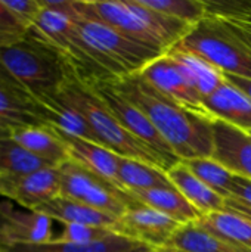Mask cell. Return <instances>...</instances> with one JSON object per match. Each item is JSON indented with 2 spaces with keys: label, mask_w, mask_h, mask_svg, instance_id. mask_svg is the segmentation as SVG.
<instances>
[{
  "label": "cell",
  "mask_w": 251,
  "mask_h": 252,
  "mask_svg": "<svg viewBox=\"0 0 251 252\" xmlns=\"http://www.w3.org/2000/svg\"><path fill=\"white\" fill-rule=\"evenodd\" d=\"M114 87L154 124L180 161L213 158V120L197 115L152 87L141 74L112 80Z\"/></svg>",
  "instance_id": "1"
},
{
  "label": "cell",
  "mask_w": 251,
  "mask_h": 252,
  "mask_svg": "<svg viewBox=\"0 0 251 252\" xmlns=\"http://www.w3.org/2000/svg\"><path fill=\"white\" fill-rule=\"evenodd\" d=\"M70 75L74 72L61 53L31 30L22 40L0 46V80L34 99L55 94Z\"/></svg>",
  "instance_id": "2"
},
{
  "label": "cell",
  "mask_w": 251,
  "mask_h": 252,
  "mask_svg": "<svg viewBox=\"0 0 251 252\" xmlns=\"http://www.w3.org/2000/svg\"><path fill=\"white\" fill-rule=\"evenodd\" d=\"M74 6L80 16L101 21L160 53L182 41L194 28L183 21L154 12L138 0H74Z\"/></svg>",
  "instance_id": "3"
},
{
  "label": "cell",
  "mask_w": 251,
  "mask_h": 252,
  "mask_svg": "<svg viewBox=\"0 0 251 252\" xmlns=\"http://www.w3.org/2000/svg\"><path fill=\"white\" fill-rule=\"evenodd\" d=\"M52 96L75 109L90 124L101 145L120 157L151 164L167 173L164 161L117 121L90 84L78 80L75 75H70L64 86Z\"/></svg>",
  "instance_id": "4"
},
{
  "label": "cell",
  "mask_w": 251,
  "mask_h": 252,
  "mask_svg": "<svg viewBox=\"0 0 251 252\" xmlns=\"http://www.w3.org/2000/svg\"><path fill=\"white\" fill-rule=\"evenodd\" d=\"M72 21L92 58L114 78L139 74L146 65L164 55L101 21L89 19L78 13Z\"/></svg>",
  "instance_id": "5"
},
{
  "label": "cell",
  "mask_w": 251,
  "mask_h": 252,
  "mask_svg": "<svg viewBox=\"0 0 251 252\" xmlns=\"http://www.w3.org/2000/svg\"><path fill=\"white\" fill-rule=\"evenodd\" d=\"M225 74L251 80V46L223 19L206 16L182 40Z\"/></svg>",
  "instance_id": "6"
},
{
  "label": "cell",
  "mask_w": 251,
  "mask_h": 252,
  "mask_svg": "<svg viewBox=\"0 0 251 252\" xmlns=\"http://www.w3.org/2000/svg\"><path fill=\"white\" fill-rule=\"evenodd\" d=\"M58 170L61 176V196L67 199L81 202L115 219H120L130 205L138 202L129 192L118 189L72 159L62 162Z\"/></svg>",
  "instance_id": "7"
},
{
  "label": "cell",
  "mask_w": 251,
  "mask_h": 252,
  "mask_svg": "<svg viewBox=\"0 0 251 252\" xmlns=\"http://www.w3.org/2000/svg\"><path fill=\"white\" fill-rule=\"evenodd\" d=\"M111 80H104L90 84L105 106L111 111V114L117 118V121L136 139L143 142L148 148H151L167 165V171L175 167L180 159L176 157L169 143L163 139L158 130L154 127L151 120L130 100H127L115 87Z\"/></svg>",
  "instance_id": "8"
},
{
  "label": "cell",
  "mask_w": 251,
  "mask_h": 252,
  "mask_svg": "<svg viewBox=\"0 0 251 252\" xmlns=\"http://www.w3.org/2000/svg\"><path fill=\"white\" fill-rule=\"evenodd\" d=\"M180 226L182 224L172 217L138 201L117 220L112 232L142 242L152 250H161Z\"/></svg>",
  "instance_id": "9"
},
{
  "label": "cell",
  "mask_w": 251,
  "mask_h": 252,
  "mask_svg": "<svg viewBox=\"0 0 251 252\" xmlns=\"http://www.w3.org/2000/svg\"><path fill=\"white\" fill-rule=\"evenodd\" d=\"M0 196L22 208L36 210L61 196L59 170L52 167L22 176L0 174Z\"/></svg>",
  "instance_id": "10"
},
{
  "label": "cell",
  "mask_w": 251,
  "mask_h": 252,
  "mask_svg": "<svg viewBox=\"0 0 251 252\" xmlns=\"http://www.w3.org/2000/svg\"><path fill=\"white\" fill-rule=\"evenodd\" d=\"M152 87H155L163 94L172 97L175 102L186 108L188 111L215 120L203 103V97L198 92L188 83L183 74L179 71L176 63L164 53L146 65L139 72Z\"/></svg>",
  "instance_id": "11"
},
{
  "label": "cell",
  "mask_w": 251,
  "mask_h": 252,
  "mask_svg": "<svg viewBox=\"0 0 251 252\" xmlns=\"http://www.w3.org/2000/svg\"><path fill=\"white\" fill-rule=\"evenodd\" d=\"M0 208L7 220V229L1 245H37L53 241V223L50 217L28 208H16L10 201H0Z\"/></svg>",
  "instance_id": "12"
},
{
  "label": "cell",
  "mask_w": 251,
  "mask_h": 252,
  "mask_svg": "<svg viewBox=\"0 0 251 252\" xmlns=\"http://www.w3.org/2000/svg\"><path fill=\"white\" fill-rule=\"evenodd\" d=\"M213 158L235 176L251 180V134L222 120H213Z\"/></svg>",
  "instance_id": "13"
},
{
  "label": "cell",
  "mask_w": 251,
  "mask_h": 252,
  "mask_svg": "<svg viewBox=\"0 0 251 252\" xmlns=\"http://www.w3.org/2000/svg\"><path fill=\"white\" fill-rule=\"evenodd\" d=\"M166 55L176 63L179 71L203 99L226 81V74L220 68L213 65L200 53L186 47L182 41L172 46Z\"/></svg>",
  "instance_id": "14"
},
{
  "label": "cell",
  "mask_w": 251,
  "mask_h": 252,
  "mask_svg": "<svg viewBox=\"0 0 251 252\" xmlns=\"http://www.w3.org/2000/svg\"><path fill=\"white\" fill-rule=\"evenodd\" d=\"M53 130L58 133V136L64 142L70 159H72L74 162L83 165L89 171L95 173L96 176L108 180L109 183H112L114 186L121 189L120 182H118L120 155H117L115 152L109 151L108 148H105L99 143H93V142L84 140L81 137L67 134L56 128H53Z\"/></svg>",
  "instance_id": "15"
},
{
  "label": "cell",
  "mask_w": 251,
  "mask_h": 252,
  "mask_svg": "<svg viewBox=\"0 0 251 252\" xmlns=\"http://www.w3.org/2000/svg\"><path fill=\"white\" fill-rule=\"evenodd\" d=\"M209 114L247 133L251 131V99L228 80L203 99Z\"/></svg>",
  "instance_id": "16"
},
{
  "label": "cell",
  "mask_w": 251,
  "mask_h": 252,
  "mask_svg": "<svg viewBox=\"0 0 251 252\" xmlns=\"http://www.w3.org/2000/svg\"><path fill=\"white\" fill-rule=\"evenodd\" d=\"M167 177L172 185L185 196V199L200 213V216L225 210L226 198L203 183L182 161L167 171Z\"/></svg>",
  "instance_id": "17"
},
{
  "label": "cell",
  "mask_w": 251,
  "mask_h": 252,
  "mask_svg": "<svg viewBox=\"0 0 251 252\" xmlns=\"http://www.w3.org/2000/svg\"><path fill=\"white\" fill-rule=\"evenodd\" d=\"M164 250L180 252H251L249 248L203 227L198 221L182 224L170 238Z\"/></svg>",
  "instance_id": "18"
},
{
  "label": "cell",
  "mask_w": 251,
  "mask_h": 252,
  "mask_svg": "<svg viewBox=\"0 0 251 252\" xmlns=\"http://www.w3.org/2000/svg\"><path fill=\"white\" fill-rule=\"evenodd\" d=\"M36 100H37V117L44 126L101 145L90 124L75 109L59 100L56 96H46Z\"/></svg>",
  "instance_id": "19"
},
{
  "label": "cell",
  "mask_w": 251,
  "mask_h": 252,
  "mask_svg": "<svg viewBox=\"0 0 251 252\" xmlns=\"http://www.w3.org/2000/svg\"><path fill=\"white\" fill-rule=\"evenodd\" d=\"M12 139L53 167H59L70 159L64 142L52 127L19 126L13 130Z\"/></svg>",
  "instance_id": "20"
},
{
  "label": "cell",
  "mask_w": 251,
  "mask_h": 252,
  "mask_svg": "<svg viewBox=\"0 0 251 252\" xmlns=\"http://www.w3.org/2000/svg\"><path fill=\"white\" fill-rule=\"evenodd\" d=\"M34 211L41 213L52 220L58 223H67V224H86V226H96V227H107L114 229L118 219L95 210L92 207H87L81 202L67 199L64 196H58L40 207H37Z\"/></svg>",
  "instance_id": "21"
},
{
  "label": "cell",
  "mask_w": 251,
  "mask_h": 252,
  "mask_svg": "<svg viewBox=\"0 0 251 252\" xmlns=\"http://www.w3.org/2000/svg\"><path fill=\"white\" fill-rule=\"evenodd\" d=\"M151 247L114 233L112 236L92 244L47 242L37 245H12L7 252H154Z\"/></svg>",
  "instance_id": "22"
},
{
  "label": "cell",
  "mask_w": 251,
  "mask_h": 252,
  "mask_svg": "<svg viewBox=\"0 0 251 252\" xmlns=\"http://www.w3.org/2000/svg\"><path fill=\"white\" fill-rule=\"evenodd\" d=\"M136 201L148 205L180 224H188L197 221L201 216L200 213L185 199V196L176 188L167 189H151V190H133L129 192Z\"/></svg>",
  "instance_id": "23"
},
{
  "label": "cell",
  "mask_w": 251,
  "mask_h": 252,
  "mask_svg": "<svg viewBox=\"0 0 251 252\" xmlns=\"http://www.w3.org/2000/svg\"><path fill=\"white\" fill-rule=\"evenodd\" d=\"M118 182L126 192L175 188L161 168L124 157L118 159Z\"/></svg>",
  "instance_id": "24"
},
{
  "label": "cell",
  "mask_w": 251,
  "mask_h": 252,
  "mask_svg": "<svg viewBox=\"0 0 251 252\" xmlns=\"http://www.w3.org/2000/svg\"><path fill=\"white\" fill-rule=\"evenodd\" d=\"M0 117L18 126H44L37 117V100L0 80Z\"/></svg>",
  "instance_id": "25"
},
{
  "label": "cell",
  "mask_w": 251,
  "mask_h": 252,
  "mask_svg": "<svg viewBox=\"0 0 251 252\" xmlns=\"http://www.w3.org/2000/svg\"><path fill=\"white\" fill-rule=\"evenodd\" d=\"M203 227L251 250V220L231 210L201 216L197 220Z\"/></svg>",
  "instance_id": "26"
},
{
  "label": "cell",
  "mask_w": 251,
  "mask_h": 252,
  "mask_svg": "<svg viewBox=\"0 0 251 252\" xmlns=\"http://www.w3.org/2000/svg\"><path fill=\"white\" fill-rule=\"evenodd\" d=\"M52 167L53 165L27 151L12 137L0 139V174L22 176Z\"/></svg>",
  "instance_id": "27"
},
{
  "label": "cell",
  "mask_w": 251,
  "mask_h": 252,
  "mask_svg": "<svg viewBox=\"0 0 251 252\" xmlns=\"http://www.w3.org/2000/svg\"><path fill=\"white\" fill-rule=\"evenodd\" d=\"M182 162L210 189L226 199L232 196V182L235 174L223 167L219 161L215 158H194Z\"/></svg>",
  "instance_id": "28"
},
{
  "label": "cell",
  "mask_w": 251,
  "mask_h": 252,
  "mask_svg": "<svg viewBox=\"0 0 251 252\" xmlns=\"http://www.w3.org/2000/svg\"><path fill=\"white\" fill-rule=\"evenodd\" d=\"M142 6L161 15L197 25L207 16L204 0H138Z\"/></svg>",
  "instance_id": "29"
},
{
  "label": "cell",
  "mask_w": 251,
  "mask_h": 252,
  "mask_svg": "<svg viewBox=\"0 0 251 252\" xmlns=\"http://www.w3.org/2000/svg\"><path fill=\"white\" fill-rule=\"evenodd\" d=\"M61 224H62V230L53 239L55 242L92 244V242L104 241L114 235V232L107 227H96V226H86V224H67V223H61Z\"/></svg>",
  "instance_id": "30"
},
{
  "label": "cell",
  "mask_w": 251,
  "mask_h": 252,
  "mask_svg": "<svg viewBox=\"0 0 251 252\" xmlns=\"http://www.w3.org/2000/svg\"><path fill=\"white\" fill-rule=\"evenodd\" d=\"M28 30L15 18V15L0 0V46L12 44L22 40Z\"/></svg>",
  "instance_id": "31"
},
{
  "label": "cell",
  "mask_w": 251,
  "mask_h": 252,
  "mask_svg": "<svg viewBox=\"0 0 251 252\" xmlns=\"http://www.w3.org/2000/svg\"><path fill=\"white\" fill-rule=\"evenodd\" d=\"M6 7L15 15V18L30 30L41 13L40 0H3Z\"/></svg>",
  "instance_id": "32"
},
{
  "label": "cell",
  "mask_w": 251,
  "mask_h": 252,
  "mask_svg": "<svg viewBox=\"0 0 251 252\" xmlns=\"http://www.w3.org/2000/svg\"><path fill=\"white\" fill-rule=\"evenodd\" d=\"M235 199H240L241 202L251 205V180L235 176L232 182V196Z\"/></svg>",
  "instance_id": "33"
},
{
  "label": "cell",
  "mask_w": 251,
  "mask_h": 252,
  "mask_svg": "<svg viewBox=\"0 0 251 252\" xmlns=\"http://www.w3.org/2000/svg\"><path fill=\"white\" fill-rule=\"evenodd\" d=\"M223 21L251 46V19H223Z\"/></svg>",
  "instance_id": "34"
},
{
  "label": "cell",
  "mask_w": 251,
  "mask_h": 252,
  "mask_svg": "<svg viewBox=\"0 0 251 252\" xmlns=\"http://www.w3.org/2000/svg\"><path fill=\"white\" fill-rule=\"evenodd\" d=\"M226 210H231V211H235L247 219L251 220V205H247L244 202H241L240 199H235V198H228L226 199Z\"/></svg>",
  "instance_id": "35"
},
{
  "label": "cell",
  "mask_w": 251,
  "mask_h": 252,
  "mask_svg": "<svg viewBox=\"0 0 251 252\" xmlns=\"http://www.w3.org/2000/svg\"><path fill=\"white\" fill-rule=\"evenodd\" d=\"M226 80L229 83H232L234 86H237L238 89H241L251 99V80L241 78V77H237V75H231V74H226Z\"/></svg>",
  "instance_id": "36"
},
{
  "label": "cell",
  "mask_w": 251,
  "mask_h": 252,
  "mask_svg": "<svg viewBox=\"0 0 251 252\" xmlns=\"http://www.w3.org/2000/svg\"><path fill=\"white\" fill-rule=\"evenodd\" d=\"M16 127H19V126L15 124V123H10V121H7V120H4V118L0 117V139L12 137V133H13V130H15Z\"/></svg>",
  "instance_id": "37"
},
{
  "label": "cell",
  "mask_w": 251,
  "mask_h": 252,
  "mask_svg": "<svg viewBox=\"0 0 251 252\" xmlns=\"http://www.w3.org/2000/svg\"><path fill=\"white\" fill-rule=\"evenodd\" d=\"M6 229H7V220H6V217H4V214H3V211L0 208V244L3 241V236L6 233Z\"/></svg>",
  "instance_id": "38"
},
{
  "label": "cell",
  "mask_w": 251,
  "mask_h": 252,
  "mask_svg": "<svg viewBox=\"0 0 251 252\" xmlns=\"http://www.w3.org/2000/svg\"><path fill=\"white\" fill-rule=\"evenodd\" d=\"M154 252H180V251H175V250H164V248H163V250H155Z\"/></svg>",
  "instance_id": "39"
},
{
  "label": "cell",
  "mask_w": 251,
  "mask_h": 252,
  "mask_svg": "<svg viewBox=\"0 0 251 252\" xmlns=\"http://www.w3.org/2000/svg\"><path fill=\"white\" fill-rule=\"evenodd\" d=\"M0 252H7V248H6V247H3L1 244H0Z\"/></svg>",
  "instance_id": "40"
},
{
  "label": "cell",
  "mask_w": 251,
  "mask_h": 252,
  "mask_svg": "<svg viewBox=\"0 0 251 252\" xmlns=\"http://www.w3.org/2000/svg\"><path fill=\"white\" fill-rule=\"evenodd\" d=\"M250 134H251V131H250Z\"/></svg>",
  "instance_id": "41"
}]
</instances>
